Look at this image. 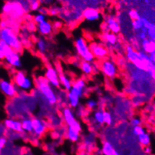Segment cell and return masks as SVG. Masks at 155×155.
Wrapping results in <instances>:
<instances>
[{"instance_id":"6da1fadb","label":"cell","mask_w":155,"mask_h":155,"mask_svg":"<svg viewBox=\"0 0 155 155\" xmlns=\"http://www.w3.org/2000/svg\"><path fill=\"white\" fill-rule=\"evenodd\" d=\"M88 93V85L85 79L77 78L74 80L72 88L67 92V105L76 109L80 105L82 99Z\"/></svg>"},{"instance_id":"7a4b0ae2","label":"cell","mask_w":155,"mask_h":155,"mask_svg":"<svg viewBox=\"0 0 155 155\" xmlns=\"http://www.w3.org/2000/svg\"><path fill=\"white\" fill-rule=\"evenodd\" d=\"M35 87L46 103L50 106H56L58 102L57 91L44 77H39L35 80Z\"/></svg>"},{"instance_id":"3957f363","label":"cell","mask_w":155,"mask_h":155,"mask_svg":"<svg viewBox=\"0 0 155 155\" xmlns=\"http://www.w3.org/2000/svg\"><path fill=\"white\" fill-rule=\"evenodd\" d=\"M0 41L5 43L9 47L18 53L23 50V44L15 31L12 28L7 26L0 28Z\"/></svg>"},{"instance_id":"277c9868","label":"cell","mask_w":155,"mask_h":155,"mask_svg":"<svg viewBox=\"0 0 155 155\" xmlns=\"http://www.w3.org/2000/svg\"><path fill=\"white\" fill-rule=\"evenodd\" d=\"M13 83L19 91L23 93H30L34 90L35 80L23 71H17L14 73Z\"/></svg>"},{"instance_id":"5b68a950","label":"cell","mask_w":155,"mask_h":155,"mask_svg":"<svg viewBox=\"0 0 155 155\" xmlns=\"http://www.w3.org/2000/svg\"><path fill=\"white\" fill-rule=\"evenodd\" d=\"M74 48L77 56L83 61L88 62L94 61V57L90 50V46L86 39L82 36H79L74 41Z\"/></svg>"},{"instance_id":"8992f818","label":"cell","mask_w":155,"mask_h":155,"mask_svg":"<svg viewBox=\"0 0 155 155\" xmlns=\"http://www.w3.org/2000/svg\"><path fill=\"white\" fill-rule=\"evenodd\" d=\"M100 71L106 78L109 80H114L118 76L119 68L113 58L107 57V58L101 61L100 64Z\"/></svg>"},{"instance_id":"52a82bcc","label":"cell","mask_w":155,"mask_h":155,"mask_svg":"<svg viewBox=\"0 0 155 155\" xmlns=\"http://www.w3.org/2000/svg\"><path fill=\"white\" fill-rule=\"evenodd\" d=\"M104 110L103 107H99L97 110L92 111L85 120L93 132H97L102 128L104 124Z\"/></svg>"},{"instance_id":"ba28073f","label":"cell","mask_w":155,"mask_h":155,"mask_svg":"<svg viewBox=\"0 0 155 155\" xmlns=\"http://www.w3.org/2000/svg\"><path fill=\"white\" fill-rule=\"evenodd\" d=\"M101 43L110 50L114 52H121L123 50L122 43L120 41L118 35L111 32L103 33L101 36Z\"/></svg>"},{"instance_id":"9c48e42d","label":"cell","mask_w":155,"mask_h":155,"mask_svg":"<svg viewBox=\"0 0 155 155\" xmlns=\"http://www.w3.org/2000/svg\"><path fill=\"white\" fill-rule=\"evenodd\" d=\"M2 13L7 16L11 15L14 18H18L26 12L19 0H10L3 5Z\"/></svg>"},{"instance_id":"30bf717a","label":"cell","mask_w":155,"mask_h":155,"mask_svg":"<svg viewBox=\"0 0 155 155\" xmlns=\"http://www.w3.org/2000/svg\"><path fill=\"white\" fill-rule=\"evenodd\" d=\"M103 33L111 32L118 35L121 32V25L114 15H108L104 18V23L101 26Z\"/></svg>"},{"instance_id":"8fae6325","label":"cell","mask_w":155,"mask_h":155,"mask_svg":"<svg viewBox=\"0 0 155 155\" xmlns=\"http://www.w3.org/2000/svg\"><path fill=\"white\" fill-rule=\"evenodd\" d=\"M0 92L7 98L13 99L17 95L19 90L13 81L7 79H2L0 80Z\"/></svg>"},{"instance_id":"7c38bea8","label":"cell","mask_w":155,"mask_h":155,"mask_svg":"<svg viewBox=\"0 0 155 155\" xmlns=\"http://www.w3.org/2000/svg\"><path fill=\"white\" fill-rule=\"evenodd\" d=\"M33 130L31 134L35 136L38 138H41L46 134L50 129V124L47 120L40 117L32 118Z\"/></svg>"},{"instance_id":"4fadbf2b","label":"cell","mask_w":155,"mask_h":155,"mask_svg":"<svg viewBox=\"0 0 155 155\" xmlns=\"http://www.w3.org/2000/svg\"><path fill=\"white\" fill-rule=\"evenodd\" d=\"M44 77L53 88L56 89L60 88L59 71L53 66H48L44 71Z\"/></svg>"},{"instance_id":"5bb4252c","label":"cell","mask_w":155,"mask_h":155,"mask_svg":"<svg viewBox=\"0 0 155 155\" xmlns=\"http://www.w3.org/2000/svg\"><path fill=\"white\" fill-rule=\"evenodd\" d=\"M89 46L91 53L96 59L102 61L108 57L110 52L101 42H92Z\"/></svg>"},{"instance_id":"9a60e30c","label":"cell","mask_w":155,"mask_h":155,"mask_svg":"<svg viewBox=\"0 0 155 155\" xmlns=\"http://www.w3.org/2000/svg\"><path fill=\"white\" fill-rule=\"evenodd\" d=\"M60 111H61V117L63 122L67 127H72L78 121L74 109L71 108L68 106L62 107Z\"/></svg>"},{"instance_id":"2e32d148","label":"cell","mask_w":155,"mask_h":155,"mask_svg":"<svg viewBox=\"0 0 155 155\" xmlns=\"http://www.w3.org/2000/svg\"><path fill=\"white\" fill-rule=\"evenodd\" d=\"M4 61L9 67L15 70H18L22 67V60L20 53L13 50L5 56Z\"/></svg>"},{"instance_id":"e0dca14e","label":"cell","mask_w":155,"mask_h":155,"mask_svg":"<svg viewBox=\"0 0 155 155\" xmlns=\"http://www.w3.org/2000/svg\"><path fill=\"white\" fill-rule=\"evenodd\" d=\"M5 127L6 128L7 130L12 131V132L19 133L22 134L24 133L22 128L21 120L18 119L16 118H7L3 121Z\"/></svg>"},{"instance_id":"ac0fdd59","label":"cell","mask_w":155,"mask_h":155,"mask_svg":"<svg viewBox=\"0 0 155 155\" xmlns=\"http://www.w3.org/2000/svg\"><path fill=\"white\" fill-rule=\"evenodd\" d=\"M80 68L81 72L85 76L89 77L94 74H97L100 71V65L97 63L88 62V61H81L80 65Z\"/></svg>"},{"instance_id":"d6986e66","label":"cell","mask_w":155,"mask_h":155,"mask_svg":"<svg viewBox=\"0 0 155 155\" xmlns=\"http://www.w3.org/2000/svg\"><path fill=\"white\" fill-rule=\"evenodd\" d=\"M38 32L41 37H48L52 35V33L54 31V28L53 26V23H51L49 20H46L42 23L37 24L36 26Z\"/></svg>"},{"instance_id":"ffe728a7","label":"cell","mask_w":155,"mask_h":155,"mask_svg":"<svg viewBox=\"0 0 155 155\" xmlns=\"http://www.w3.org/2000/svg\"><path fill=\"white\" fill-rule=\"evenodd\" d=\"M96 140H97V136L94 132L89 133L86 134L83 138V146L86 151H93L94 148H96Z\"/></svg>"},{"instance_id":"44dd1931","label":"cell","mask_w":155,"mask_h":155,"mask_svg":"<svg viewBox=\"0 0 155 155\" xmlns=\"http://www.w3.org/2000/svg\"><path fill=\"white\" fill-rule=\"evenodd\" d=\"M83 17L85 21L88 23H94L100 20L101 18V14L97 9L89 8L83 12Z\"/></svg>"},{"instance_id":"7402d4cb","label":"cell","mask_w":155,"mask_h":155,"mask_svg":"<svg viewBox=\"0 0 155 155\" xmlns=\"http://www.w3.org/2000/svg\"><path fill=\"white\" fill-rule=\"evenodd\" d=\"M81 133L73 127H66L64 138L73 143L79 142L81 140Z\"/></svg>"},{"instance_id":"603a6c76","label":"cell","mask_w":155,"mask_h":155,"mask_svg":"<svg viewBox=\"0 0 155 155\" xmlns=\"http://www.w3.org/2000/svg\"><path fill=\"white\" fill-rule=\"evenodd\" d=\"M59 71V80H60V87L65 91H70L72 88L74 80L68 74L63 73L62 71Z\"/></svg>"},{"instance_id":"cb8c5ba5","label":"cell","mask_w":155,"mask_h":155,"mask_svg":"<svg viewBox=\"0 0 155 155\" xmlns=\"http://www.w3.org/2000/svg\"><path fill=\"white\" fill-rule=\"evenodd\" d=\"M124 51H125L126 59H127L129 62L134 64L136 61H138V51L136 50V49L134 48L131 44H128V45L126 46L125 48H124Z\"/></svg>"},{"instance_id":"d4e9b609","label":"cell","mask_w":155,"mask_h":155,"mask_svg":"<svg viewBox=\"0 0 155 155\" xmlns=\"http://www.w3.org/2000/svg\"><path fill=\"white\" fill-rule=\"evenodd\" d=\"M50 44L44 37H40L36 40L35 48L38 53L41 56H44L47 53L50 47Z\"/></svg>"},{"instance_id":"484cf974","label":"cell","mask_w":155,"mask_h":155,"mask_svg":"<svg viewBox=\"0 0 155 155\" xmlns=\"http://www.w3.org/2000/svg\"><path fill=\"white\" fill-rule=\"evenodd\" d=\"M101 151L102 155H121L109 141L103 142Z\"/></svg>"},{"instance_id":"4316f807","label":"cell","mask_w":155,"mask_h":155,"mask_svg":"<svg viewBox=\"0 0 155 155\" xmlns=\"http://www.w3.org/2000/svg\"><path fill=\"white\" fill-rule=\"evenodd\" d=\"M140 50L148 53V55L155 51V42L151 39L147 38L140 42Z\"/></svg>"},{"instance_id":"83f0119b","label":"cell","mask_w":155,"mask_h":155,"mask_svg":"<svg viewBox=\"0 0 155 155\" xmlns=\"http://www.w3.org/2000/svg\"><path fill=\"white\" fill-rule=\"evenodd\" d=\"M21 124L23 132L29 134L32 133L33 121L31 117H23V119H21Z\"/></svg>"},{"instance_id":"f1b7e54d","label":"cell","mask_w":155,"mask_h":155,"mask_svg":"<svg viewBox=\"0 0 155 155\" xmlns=\"http://www.w3.org/2000/svg\"><path fill=\"white\" fill-rule=\"evenodd\" d=\"M75 110H76L74 112H75L76 116H77V118H80V119L85 120L90 114L89 110L85 107V105H82V104H80Z\"/></svg>"},{"instance_id":"f546056e","label":"cell","mask_w":155,"mask_h":155,"mask_svg":"<svg viewBox=\"0 0 155 155\" xmlns=\"http://www.w3.org/2000/svg\"><path fill=\"white\" fill-rule=\"evenodd\" d=\"M137 140L142 147L148 146L151 144V136L148 132L145 131L141 135L137 137Z\"/></svg>"},{"instance_id":"4dcf8cb0","label":"cell","mask_w":155,"mask_h":155,"mask_svg":"<svg viewBox=\"0 0 155 155\" xmlns=\"http://www.w3.org/2000/svg\"><path fill=\"white\" fill-rule=\"evenodd\" d=\"M12 50L11 47H9L7 44L2 41H0V62L5 60V56Z\"/></svg>"},{"instance_id":"1f68e13d","label":"cell","mask_w":155,"mask_h":155,"mask_svg":"<svg viewBox=\"0 0 155 155\" xmlns=\"http://www.w3.org/2000/svg\"><path fill=\"white\" fill-rule=\"evenodd\" d=\"M85 106L89 111H94V110H97L100 107L99 101L97 99L91 97V98L86 100Z\"/></svg>"},{"instance_id":"d6a6232c","label":"cell","mask_w":155,"mask_h":155,"mask_svg":"<svg viewBox=\"0 0 155 155\" xmlns=\"http://www.w3.org/2000/svg\"><path fill=\"white\" fill-rule=\"evenodd\" d=\"M145 26H144L143 17H140V19H137V20H133L132 21V28L135 32L140 31Z\"/></svg>"},{"instance_id":"836d02e7","label":"cell","mask_w":155,"mask_h":155,"mask_svg":"<svg viewBox=\"0 0 155 155\" xmlns=\"http://www.w3.org/2000/svg\"><path fill=\"white\" fill-rule=\"evenodd\" d=\"M66 127L64 126H61L59 127L54 128V130L52 132V137L55 140H58V139H61L64 137V134H61V131L65 130Z\"/></svg>"},{"instance_id":"e575fe53","label":"cell","mask_w":155,"mask_h":155,"mask_svg":"<svg viewBox=\"0 0 155 155\" xmlns=\"http://www.w3.org/2000/svg\"><path fill=\"white\" fill-rule=\"evenodd\" d=\"M114 123V116L110 111L104 112V124L107 126L112 125Z\"/></svg>"},{"instance_id":"d590c367","label":"cell","mask_w":155,"mask_h":155,"mask_svg":"<svg viewBox=\"0 0 155 155\" xmlns=\"http://www.w3.org/2000/svg\"><path fill=\"white\" fill-rule=\"evenodd\" d=\"M136 37H137V40H140V41H142L145 40V39L148 38V35H147V29L146 28L144 27L142 28L140 31L136 32Z\"/></svg>"},{"instance_id":"8d00e7d4","label":"cell","mask_w":155,"mask_h":155,"mask_svg":"<svg viewBox=\"0 0 155 155\" xmlns=\"http://www.w3.org/2000/svg\"><path fill=\"white\" fill-rule=\"evenodd\" d=\"M46 20H47V16L39 13V12L35 14L34 17H33V20H34L35 23H36V24H39V23H42V22H44Z\"/></svg>"},{"instance_id":"74e56055","label":"cell","mask_w":155,"mask_h":155,"mask_svg":"<svg viewBox=\"0 0 155 155\" xmlns=\"http://www.w3.org/2000/svg\"><path fill=\"white\" fill-rule=\"evenodd\" d=\"M29 6L30 10L33 12L38 11V9L41 7V3L39 0H29Z\"/></svg>"},{"instance_id":"f35d334b","label":"cell","mask_w":155,"mask_h":155,"mask_svg":"<svg viewBox=\"0 0 155 155\" xmlns=\"http://www.w3.org/2000/svg\"><path fill=\"white\" fill-rule=\"evenodd\" d=\"M145 129L142 127V125L140 126H136V127H133L132 128V133L135 137H139L140 135H141L142 134H143L144 132H145Z\"/></svg>"},{"instance_id":"ab89813d","label":"cell","mask_w":155,"mask_h":155,"mask_svg":"<svg viewBox=\"0 0 155 155\" xmlns=\"http://www.w3.org/2000/svg\"><path fill=\"white\" fill-rule=\"evenodd\" d=\"M142 121L141 118H139V117H137V116L132 117L130 119V125L132 126V127H136V126L142 125Z\"/></svg>"},{"instance_id":"60d3db41","label":"cell","mask_w":155,"mask_h":155,"mask_svg":"<svg viewBox=\"0 0 155 155\" xmlns=\"http://www.w3.org/2000/svg\"><path fill=\"white\" fill-rule=\"evenodd\" d=\"M60 13V8L57 6H53L50 8L48 9V14H50L52 17H56Z\"/></svg>"},{"instance_id":"b9f144b4","label":"cell","mask_w":155,"mask_h":155,"mask_svg":"<svg viewBox=\"0 0 155 155\" xmlns=\"http://www.w3.org/2000/svg\"><path fill=\"white\" fill-rule=\"evenodd\" d=\"M129 17L132 20H137V19H140V14H139V12H137V11L136 10H131L129 12Z\"/></svg>"},{"instance_id":"7bdbcfd3","label":"cell","mask_w":155,"mask_h":155,"mask_svg":"<svg viewBox=\"0 0 155 155\" xmlns=\"http://www.w3.org/2000/svg\"><path fill=\"white\" fill-rule=\"evenodd\" d=\"M7 142H8V140L6 137H0V153H1L2 151L4 149L5 147L6 146Z\"/></svg>"},{"instance_id":"ee69618b","label":"cell","mask_w":155,"mask_h":155,"mask_svg":"<svg viewBox=\"0 0 155 155\" xmlns=\"http://www.w3.org/2000/svg\"><path fill=\"white\" fill-rule=\"evenodd\" d=\"M53 26L54 30L60 29L61 28V26H62V23L60 20H56L54 23H53Z\"/></svg>"},{"instance_id":"f6af8a7d","label":"cell","mask_w":155,"mask_h":155,"mask_svg":"<svg viewBox=\"0 0 155 155\" xmlns=\"http://www.w3.org/2000/svg\"><path fill=\"white\" fill-rule=\"evenodd\" d=\"M144 153L147 155H150L152 153V148H151L150 145L146 147H144Z\"/></svg>"},{"instance_id":"bcb514c9","label":"cell","mask_w":155,"mask_h":155,"mask_svg":"<svg viewBox=\"0 0 155 155\" xmlns=\"http://www.w3.org/2000/svg\"><path fill=\"white\" fill-rule=\"evenodd\" d=\"M38 12H39V13L43 14H44V15L47 16V14H48V9H47L46 8L40 7V8L38 9Z\"/></svg>"},{"instance_id":"7dc6e473","label":"cell","mask_w":155,"mask_h":155,"mask_svg":"<svg viewBox=\"0 0 155 155\" xmlns=\"http://www.w3.org/2000/svg\"><path fill=\"white\" fill-rule=\"evenodd\" d=\"M8 26V23L7 22L5 21V20H2L0 22V28H5Z\"/></svg>"},{"instance_id":"c3c4849f","label":"cell","mask_w":155,"mask_h":155,"mask_svg":"<svg viewBox=\"0 0 155 155\" xmlns=\"http://www.w3.org/2000/svg\"><path fill=\"white\" fill-rule=\"evenodd\" d=\"M145 2H146V3H148V0H145Z\"/></svg>"}]
</instances>
